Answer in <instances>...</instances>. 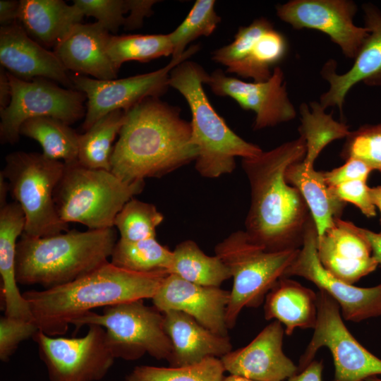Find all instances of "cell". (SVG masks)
Here are the masks:
<instances>
[{"label": "cell", "instance_id": "9", "mask_svg": "<svg viewBox=\"0 0 381 381\" xmlns=\"http://www.w3.org/2000/svg\"><path fill=\"white\" fill-rule=\"evenodd\" d=\"M75 329L97 325L106 329L105 340L114 358L135 361L145 353L167 361L171 342L164 328V315L143 300L104 307L102 314L90 311L74 320Z\"/></svg>", "mask_w": 381, "mask_h": 381}, {"label": "cell", "instance_id": "1", "mask_svg": "<svg viewBox=\"0 0 381 381\" xmlns=\"http://www.w3.org/2000/svg\"><path fill=\"white\" fill-rule=\"evenodd\" d=\"M304 139L286 142L259 155L242 159L250 188L245 231L267 252L300 249L311 215L299 190L287 183L288 167L303 161Z\"/></svg>", "mask_w": 381, "mask_h": 381}, {"label": "cell", "instance_id": "23", "mask_svg": "<svg viewBox=\"0 0 381 381\" xmlns=\"http://www.w3.org/2000/svg\"><path fill=\"white\" fill-rule=\"evenodd\" d=\"M109 32L96 22L74 25L54 48L65 68L92 75L97 80L116 79L115 68L107 52Z\"/></svg>", "mask_w": 381, "mask_h": 381}, {"label": "cell", "instance_id": "26", "mask_svg": "<svg viewBox=\"0 0 381 381\" xmlns=\"http://www.w3.org/2000/svg\"><path fill=\"white\" fill-rule=\"evenodd\" d=\"M84 16L73 4L61 0H21L18 22L44 47H55Z\"/></svg>", "mask_w": 381, "mask_h": 381}, {"label": "cell", "instance_id": "14", "mask_svg": "<svg viewBox=\"0 0 381 381\" xmlns=\"http://www.w3.org/2000/svg\"><path fill=\"white\" fill-rule=\"evenodd\" d=\"M317 240V230L311 217L302 247L284 277L298 276L313 282L337 301L346 320L358 322L380 316L381 284L373 287H358L332 275L318 259Z\"/></svg>", "mask_w": 381, "mask_h": 381}, {"label": "cell", "instance_id": "6", "mask_svg": "<svg viewBox=\"0 0 381 381\" xmlns=\"http://www.w3.org/2000/svg\"><path fill=\"white\" fill-rule=\"evenodd\" d=\"M144 186L145 181L128 183L110 171L86 168L77 162L65 164L54 201L64 222L103 229L114 227L118 213Z\"/></svg>", "mask_w": 381, "mask_h": 381}, {"label": "cell", "instance_id": "22", "mask_svg": "<svg viewBox=\"0 0 381 381\" xmlns=\"http://www.w3.org/2000/svg\"><path fill=\"white\" fill-rule=\"evenodd\" d=\"M353 223L342 220L317 240V253L322 267L336 278L353 284L378 266L369 243L353 229Z\"/></svg>", "mask_w": 381, "mask_h": 381}, {"label": "cell", "instance_id": "36", "mask_svg": "<svg viewBox=\"0 0 381 381\" xmlns=\"http://www.w3.org/2000/svg\"><path fill=\"white\" fill-rule=\"evenodd\" d=\"M163 220V214L155 205L133 198L116 215L114 226L120 234V239L135 242L156 238L157 227Z\"/></svg>", "mask_w": 381, "mask_h": 381}, {"label": "cell", "instance_id": "16", "mask_svg": "<svg viewBox=\"0 0 381 381\" xmlns=\"http://www.w3.org/2000/svg\"><path fill=\"white\" fill-rule=\"evenodd\" d=\"M356 11L349 0H292L276 7L282 20L296 29L325 33L349 59H355L369 34L367 28L353 23Z\"/></svg>", "mask_w": 381, "mask_h": 381}, {"label": "cell", "instance_id": "30", "mask_svg": "<svg viewBox=\"0 0 381 381\" xmlns=\"http://www.w3.org/2000/svg\"><path fill=\"white\" fill-rule=\"evenodd\" d=\"M20 135L37 141L47 158L75 163L78 159V136L68 124L52 117L31 118L23 123Z\"/></svg>", "mask_w": 381, "mask_h": 381}, {"label": "cell", "instance_id": "24", "mask_svg": "<svg viewBox=\"0 0 381 381\" xmlns=\"http://www.w3.org/2000/svg\"><path fill=\"white\" fill-rule=\"evenodd\" d=\"M162 313L164 328L172 346L167 361L171 367L194 365L209 357L222 358L232 351L229 337L212 332L187 314L178 310Z\"/></svg>", "mask_w": 381, "mask_h": 381}, {"label": "cell", "instance_id": "2", "mask_svg": "<svg viewBox=\"0 0 381 381\" xmlns=\"http://www.w3.org/2000/svg\"><path fill=\"white\" fill-rule=\"evenodd\" d=\"M180 113L159 97L147 98L126 111L114 145L111 172L133 183L162 177L195 161L191 124Z\"/></svg>", "mask_w": 381, "mask_h": 381}, {"label": "cell", "instance_id": "47", "mask_svg": "<svg viewBox=\"0 0 381 381\" xmlns=\"http://www.w3.org/2000/svg\"><path fill=\"white\" fill-rule=\"evenodd\" d=\"M11 99V87L8 72L2 66L0 68V111L5 109Z\"/></svg>", "mask_w": 381, "mask_h": 381}, {"label": "cell", "instance_id": "35", "mask_svg": "<svg viewBox=\"0 0 381 381\" xmlns=\"http://www.w3.org/2000/svg\"><path fill=\"white\" fill-rule=\"evenodd\" d=\"M224 372L221 359L209 357L184 367L137 366L126 381H222Z\"/></svg>", "mask_w": 381, "mask_h": 381}, {"label": "cell", "instance_id": "3", "mask_svg": "<svg viewBox=\"0 0 381 381\" xmlns=\"http://www.w3.org/2000/svg\"><path fill=\"white\" fill-rule=\"evenodd\" d=\"M167 275L166 271L133 272L107 262L68 284L22 294L39 330L55 337L94 308L152 298Z\"/></svg>", "mask_w": 381, "mask_h": 381}, {"label": "cell", "instance_id": "28", "mask_svg": "<svg viewBox=\"0 0 381 381\" xmlns=\"http://www.w3.org/2000/svg\"><path fill=\"white\" fill-rule=\"evenodd\" d=\"M288 183L296 188L304 198L314 222L318 237L340 219L346 202L341 200L325 182L323 172L307 167L303 161L291 164L285 174Z\"/></svg>", "mask_w": 381, "mask_h": 381}, {"label": "cell", "instance_id": "33", "mask_svg": "<svg viewBox=\"0 0 381 381\" xmlns=\"http://www.w3.org/2000/svg\"><path fill=\"white\" fill-rule=\"evenodd\" d=\"M172 251L160 244L156 238L135 242L117 241L111 262L119 267L136 272L166 271L170 267Z\"/></svg>", "mask_w": 381, "mask_h": 381}, {"label": "cell", "instance_id": "48", "mask_svg": "<svg viewBox=\"0 0 381 381\" xmlns=\"http://www.w3.org/2000/svg\"><path fill=\"white\" fill-rule=\"evenodd\" d=\"M9 192L7 181L3 174H0V207H3L6 202V197Z\"/></svg>", "mask_w": 381, "mask_h": 381}, {"label": "cell", "instance_id": "43", "mask_svg": "<svg viewBox=\"0 0 381 381\" xmlns=\"http://www.w3.org/2000/svg\"><path fill=\"white\" fill-rule=\"evenodd\" d=\"M129 14L126 17L125 30H132L143 25L144 18L153 13L152 6L158 1L155 0H127Z\"/></svg>", "mask_w": 381, "mask_h": 381}, {"label": "cell", "instance_id": "17", "mask_svg": "<svg viewBox=\"0 0 381 381\" xmlns=\"http://www.w3.org/2000/svg\"><path fill=\"white\" fill-rule=\"evenodd\" d=\"M205 84L215 95L230 97L243 109L253 111L255 114L254 130L288 122L296 116L288 95L284 73L279 66L274 68L271 77L264 82H244L217 69L208 73Z\"/></svg>", "mask_w": 381, "mask_h": 381}, {"label": "cell", "instance_id": "46", "mask_svg": "<svg viewBox=\"0 0 381 381\" xmlns=\"http://www.w3.org/2000/svg\"><path fill=\"white\" fill-rule=\"evenodd\" d=\"M353 227L369 243L373 257L381 267V234L358 227L355 224H353Z\"/></svg>", "mask_w": 381, "mask_h": 381}, {"label": "cell", "instance_id": "8", "mask_svg": "<svg viewBox=\"0 0 381 381\" xmlns=\"http://www.w3.org/2000/svg\"><path fill=\"white\" fill-rule=\"evenodd\" d=\"M64 168V162L37 152L17 151L6 157L1 173L7 179L12 198L24 213L25 234L46 237L68 231V225L59 218L54 201V192Z\"/></svg>", "mask_w": 381, "mask_h": 381}, {"label": "cell", "instance_id": "29", "mask_svg": "<svg viewBox=\"0 0 381 381\" xmlns=\"http://www.w3.org/2000/svg\"><path fill=\"white\" fill-rule=\"evenodd\" d=\"M168 274L193 284L219 287L231 277L228 267L216 255H206L192 240L179 243L172 251Z\"/></svg>", "mask_w": 381, "mask_h": 381}, {"label": "cell", "instance_id": "40", "mask_svg": "<svg viewBox=\"0 0 381 381\" xmlns=\"http://www.w3.org/2000/svg\"><path fill=\"white\" fill-rule=\"evenodd\" d=\"M39 329L33 320H26L6 315L0 318V359L8 361L19 344L33 338Z\"/></svg>", "mask_w": 381, "mask_h": 381}, {"label": "cell", "instance_id": "11", "mask_svg": "<svg viewBox=\"0 0 381 381\" xmlns=\"http://www.w3.org/2000/svg\"><path fill=\"white\" fill-rule=\"evenodd\" d=\"M11 87L9 105L0 111L1 143L15 144L26 120L47 116L71 125L85 115V95L77 90L60 87L52 80L36 78L24 80L8 72Z\"/></svg>", "mask_w": 381, "mask_h": 381}, {"label": "cell", "instance_id": "18", "mask_svg": "<svg viewBox=\"0 0 381 381\" xmlns=\"http://www.w3.org/2000/svg\"><path fill=\"white\" fill-rule=\"evenodd\" d=\"M230 291L202 286L168 274L152 298L162 313L178 310L192 317L214 333L228 337L226 308Z\"/></svg>", "mask_w": 381, "mask_h": 381}, {"label": "cell", "instance_id": "27", "mask_svg": "<svg viewBox=\"0 0 381 381\" xmlns=\"http://www.w3.org/2000/svg\"><path fill=\"white\" fill-rule=\"evenodd\" d=\"M266 320L274 319L285 326L291 335L296 328L315 327L318 316L317 294L300 283L283 277L270 290L265 299Z\"/></svg>", "mask_w": 381, "mask_h": 381}, {"label": "cell", "instance_id": "10", "mask_svg": "<svg viewBox=\"0 0 381 381\" xmlns=\"http://www.w3.org/2000/svg\"><path fill=\"white\" fill-rule=\"evenodd\" d=\"M316 294V324L311 340L300 358L298 372L314 360L321 347H327L334 361L333 381H361L381 375V359L362 346L349 331L337 301L322 290Z\"/></svg>", "mask_w": 381, "mask_h": 381}, {"label": "cell", "instance_id": "50", "mask_svg": "<svg viewBox=\"0 0 381 381\" xmlns=\"http://www.w3.org/2000/svg\"><path fill=\"white\" fill-rule=\"evenodd\" d=\"M222 381H253V380H251L248 378L238 376V375H230L229 376L224 377Z\"/></svg>", "mask_w": 381, "mask_h": 381}, {"label": "cell", "instance_id": "51", "mask_svg": "<svg viewBox=\"0 0 381 381\" xmlns=\"http://www.w3.org/2000/svg\"><path fill=\"white\" fill-rule=\"evenodd\" d=\"M361 381H381V378L378 377L377 375H375L367 377Z\"/></svg>", "mask_w": 381, "mask_h": 381}, {"label": "cell", "instance_id": "49", "mask_svg": "<svg viewBox=\"0 0 381 381\" xmlns=\"http://www.w3.org/2000/svg\"><path fill=\"white\" fill-rule=\"evenodd\" d=\"M370 195L373 204L377 207L381 214V186L370 188ZM380 233L381 234V231Z\"/></svg>", "mask_w": 381, "mask_h": 381}, {"label": "cell", "instance_id": "21", "mask_svg": "<svg viewBox=\"0 0 381 381\" xmlns=\"http://www.w3.org/2000/svg\"><path fill=\"white\" fill-rule=\"evenodd\" d=\"M1 66L15 77L44 78L73 89L68 71L57 56L32 40L18 20L0 28Z\"/></svg>", "mask_w": 381, "mask_h": 381}, {"label": "cell", "instance_id": "44", "mask_svg": "<svg viewBox=\"0 0 381 381\" xmlns=\"http://www.w3.org/2000/svg\"><path fill=\"white\" fill-rule=\"evenodd\" d=\"M322 361L313 360L306 368L284 381H322Z\"/></svg>", "mask_w": 381, "mask_h": 381}, {"label": "cell", "instance_id": "42", "mask_svg": "<svg viewBox=\"0 0 381 381\" xmlns=\"http://www.w3.org/2000/svg\"><path fill=\"white\" fill-rule=\"evenodd\" d=\"M371 171L373 169L362 160L349 158L342 166L329 171L323 172V175L327 184L332 187L354 180L367 181Z\"/></svg>", "mask_w": 381, "mask_h": 381}, {"label": "cell", "instance_id": "13", "mask_svg": "<svg viewBox=\"0 0 381 381\" xmlns=\"http://www.w3.org/2000/svg\"><path fill=\"white\" fill-rule=\"evenodd\" d=\"M82 337L64 338L38 331L33 337L50 381H97L103 378L114 363L107 345L104 328L88 325Z\"/></svg>", "mask_w": 381, "mask_h": 381}, {"label": "cell", "instance_id": "7", "mask_svg": "<svg viewBox=\"0 0 381 381\" xmlns=\"http://www.w3.org/2000/svg\"><path fill=\"white\" fill-rule=\"evenodd\" d=\"M300 249L265 251L245 231L231 233L214 248L233 278L226 320L233 328L244 308H257L296 258Z\"/></svg>", "mask_w": 381, "mask_h": 381}, {"label": "cell", "instance_id": "34", "mask_svg": "<svg viewBox=\"0 0 381 381\" xmlns=\"http://www.w3.org/2000/svg\"><path fill=\"white\" fill-rule=\"evenodd\" d=\"M173 52L169 34L111 35L107 47L108 54L118 71L126 61L147 62L172 55Z\"/></svg>", "mask_w": 381, "mask_h": 381}, {"label": "cell", "instance_id": "32", "mask_svg": "<svg viewBox=\"0 0 381 381\" xmlns=\"http://www.w3.org/2000/svg\"><path fill=\"white\" fill-rule=\"evenodd\" d=\"M299 109V136L304 139L306 146L303 162L307 167H313L315 159L327 145L346 138L351 131L344 123L336 121L332 114L325 113V109L320 102H312L310 107L302 103Z\"/></svg>", "mask_w": 381, "mask_h": 381}, {"label": "cell", "instance_id": "31", "mask_svg": "<svg viewBox=\"0 0 381 381\" xmlns=\"http://www.w3.org/2000/svg\"><path fill=\"white\" fill-rule=\"evenodd\" d=\"M126 121V111L109 113L78 136V162L83 167L111 171L113 143Z\"/></svg>", "mask_w": 381, "mask_h": 381}, {"label": "cell", "instance_id": "45", "mask_svg": "<svg viewBox=\"0 0 381 381\" xmlns=\"http://www.w3.org/2000/svg\"><path fill=\"white\" fill-rule=\"evenodd\" d=\"M20 1H0L1 26H6L18 20Z\"/></svg>", "mask_w": 381, "mask_h": 381}, {"label": "cell", "instance_id": "12", "mask_svg": "<svg viewBox=\"0 0 381 381\" xmlns=\"http://www.w3.org/2000/svg\"><path fill=\"white\" fill-rule=\"evenodd\" d=\"M193 44L179 56L172 58L163 68L145 74L122 79L97 80L75 73L71 79L75 90L87 98L83 129L87 131L99 119L109 113L128 111L149 97H159L167 92L170 73L181 62L188 60L200 49Z\"/></svg>", "mask_w": 381, "mask_h": 381}, {"label": "cell", "instance_id": "41", "mask_svg": "<svg viewBox=\"0 0 381 381\" xmlns=\"http://www.w3.org/2000/svg\"><path fill=\"white\" fill-rule=\"evenodd\" d=\"M330 188L341 200L353 204L366 217H373L376 215L375 206L370 195V188L368 186L367 181L354 180Z\"/></svg>", "mask_w": 381, "mask_h": 381}, {"label": "cell", "instance_id": "15", "mask_svg": "<svg viewBox=\"0 0 381 381\" xmlns=\"http://www.w3.org/2000/svg\"><path fill=\"white\" fill-rule=\"evenodd\" d=\"M286 37L265 18L239 27L234 40L212 52V59L224 66L226 72L264 82L272 75V68L286 54Z\"/></svg>", "mask_w": 381, "mask_h": 381}, {"label": "cell", "instance_id": "39", "mask_svg": "<svg viewBox=\"0 0 381 381\" xmlns=\"http://www.w3.org/2000/svg\"><path fill=\"white\" fill-rule=\"evenodd\" d=\"M76 6L85 16H92L97 20L109 32H116L121 25H125L129 12L127 0H74Z\"/></svg>", "mask_w": 381, "mask_h": 381}, {"label": "cell", "instance_id": "5", "mask_svg": "<svg viewBox=\"0 0 381 381\" xmlns=\"http://www.w3.org/2000/svg\"><path fill=\"white\" fill-rule=\"evenodd\" d=\"M208 73L198 64L186 60L170 73L169 85L186 100L191 113L192 140L198 149L196 171L216 179L231 173L235 159L251 158L262 150L234 133L215 111L203 88Z\"/></svg>", "mask_w": 381, "mask_h": 381}, {"label": "cell", "instance_id": "19", "mask_svg": "<svg viewBox=\"0 0 381 381\" xmlns=\"http://www.w3.org/2000/svg\"><path fill=\"white\" fill-rule=\"evenodd\" d=\"M281 322L267 325L247 346L220 358L225 371L253 381H284L298 368L283 351Z\"/></svg>", "mask_w": 381, "mask_h": 381}, {"label": "cell", "instance_id": "38", "mask_svg": "<svg viewBox=\"0 0 381 381\" xmlns=\"http://www.w3.org/2000/svg\"><path fill=\"white\" fill-rule=\"evenodd\" d=\"M341 156L345 160H362L373 170L381 172V123L365 125L351 131L346 138Z\"/></svg>", "mask_w": 381, "mask_h": 381}, {"label": "cell", "instance_id": "4", "mask_svg": "<svg viewBox=\"0 0 381 381\" xmlns=\"http://www.w3.org/2000/svg\"><path fill=\"white\" fill-rule=\"evenodd\" d=\"M117 241L114 227L46 237L23 233L17 243V282L44 289L71 282L109 262Z\"/></svg>", "mask_w": 381, "mask_h": 381}, {"label": "cell", "instance_id": "25", "mask_svg": "<svg viewBox=\"0 0 381 381\" xmlns=\"http://www.w3.org/2000/svg\"><path fill=\"white\" fill-rule=\"evenodd\" d=\"M25 224L24 213L17 202L0 207V274L4 315L33 320L29 306L18 288L16 275L17 240L24 231Z\"/></svg>", "mask_w": 381, "mask_h": 381}, {"label": "cell", "instance_id": "20", "mask_svg": "<svg viewBox=\"0 0 381 381\" xmlns=\"http://www.w3.org/2000/svg\"><path fill=\"white\" fill-rule=\"evenodd\" d=\"M363 9L369 34L353 66L346 73L338 74L336 62L330 60L322 69L321 74L329 83L328 90L320 99L325 109L337 107L342 112L346 96L353 86L361 81L370 84L381 82V12L370 4H364Z\"/></svg>", "mask_w": 381, "mask_h": 381}, {"label": "cell", "instance_id": "37", "mask_svg": "<svg viewBox=\"0 0 381 381\" xmlns=\"http://www.w3.org/2000/svg\"><path fill=\"white\" fill-rule=\"evenodd\" d=\"M214 6V0L196 1L183 21L169 33L174 48L172 58L181 56L197 38L214 32L221 21Z\"/></svg>", "mask_w": 381, "mask_h": 381}]
</instances>
